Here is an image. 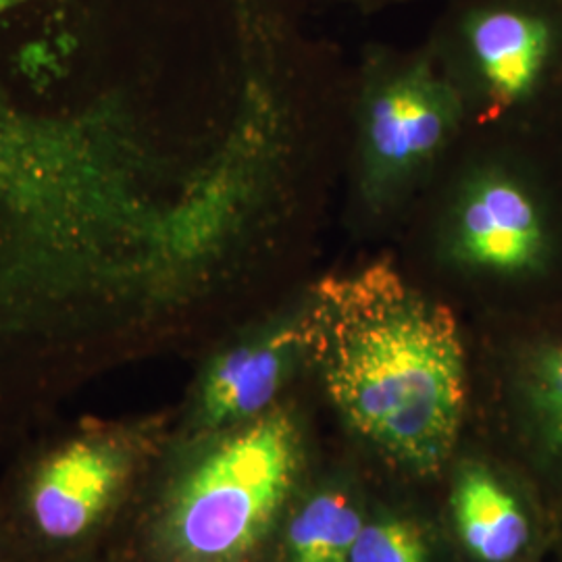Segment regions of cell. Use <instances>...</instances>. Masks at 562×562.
I'll return each instance as SVG.
<instances>
[{"label":"cell","mask_w":562,"mask_h":562,"mask_svg":"<svg viewBox=\"0 0 562 562\" xmlns=\"http://www.w3.org/2000/svg\"><path fill=\"white\" fill-rule=\"evenodd\" d=\"M448 42L496 101H522L561 53L562 0H464Z\"/></svg>","instance_id":"cell-4"},{"label":"cell","mask_w":562,"mask_h":562,"mask_svg":"<svg viewBox=\"0 0 562 562\" xmlns=\"http://www.w3.org/2000/svg\"><path fill=\"white\" fill-rule=\"evenodd\" d=\"M362 525L361 510L348 494L317 492L288 522L283 562H348Z\"/></svg>","instance_id":"cell-10"},{"label":"cell","mask_w":562,"mask_h":562,"mask_svg":"<svg viewBox=\"0 0 562 562\" xmlns=\"http://www.w3.org/2000/svg\"><path fill=\"white\" fill-rule=\"evenodd\" d=\"M459 538L480 562H517L531 542V519L521 498L490 467L467 464L452 490Z\"/></svg>","instance_id":"cell-8"},{"label":"cell","mask_w":562,"mask_h":562,"mask_svg":"<svg viewBox=\"0 0 562 562\" xmlns=\"http://www.w3.org/2000/svg\"><path fill=\"white\" fill-rule=\"evenodd\" d=\"M457 252L490 273L533 271L546 252V227L529 192L503 173H487L469 186L457 220Z\"/></svg>","instance_id":"cell-5"},{"label":"cell","mask_w":562,"mask_h":562,"mask_svg":"<svg viewBox=\"0 0 562 562\" xmlns=\"http://www.w3.org/2000/svg\"><path fill=\"white\" fill-rule=\"evenodd\" d=\"M302 355H308L304 313L223 352L202 380V425L225 427L265 415Z\"/></svg>","instance_id":"cell-6"},{"label":"cell","mask_w":562,"mask_h":562,"mask_svg":"<svg viewBox=\"0 0 562 562\" xmlns=\"http://www.w3.org/2000/svg\"><path fill=\"white\" fill-rule=\"evenodd\" d=\"M125 477V459L113 446L74 442L42 469L32 492V515L42 533L74 540L99 519Z\"/></svg>","instance_id":"cell-7"},{"label":"cell","mask_w":562,"mask_h":562,"mask_svg":"<svg viewBox=\"0 0 562 562\" xmlns=\"http://www.w3.org/2000/svg\"><path fill=\"white\" fill-rule=\"evenodd\" d=\"M301 434L273 411L223 438L181 480L162 525L176 562H246L290 496Z\"/></svg>","instance_id":"cell-2"},{"label":"cell","mask_w":562,"mask_h":562,"mask_svg":"<svg viewBox=\"0 0 562 562\" xmlns=\"http://www.w3.org/2000/svg\"><path fill=\"white\" fill-rule=\"evenodd\" d=\"M348 562H431L422 529L398 517L362 525Z\"/></svg>","instance_id":"cell-11"},{"label":"cell","mask_w":562,"mask_h":562,"mask_svg":"<svg viewBox=\"0 0 562 562\" xmlns=\"http://www.w3.org/2000/svg\"><path fill=\"white\" fill-rule=\"evenodd\" d=\"M308 357L344 422L385 459L434 475L467 404L461 331L390 262L323 280L304 311Z\"/></svg>","instance_id":"cell-1"},{"label":"cell","mask_w":562,"mask_h":562,"mask_svg":"<svg viewBox=\"0 0 562 562\" xmlns=\"http://www.w3.org/2000/svg\"><path fill=\"white\" fill-rule=\"evenodd\" d=\"M371 90L362 121V183L369 199L382 201L440 153L461 102L431 55L385 69Z\"/></svg>","instance_id":"cell-3"},{"label":"cell","mask_w":562,"mask_h":562,"mask_svg":"<svg viewBox=\"0 0 562 562\" xmlns=\"http://www.w3.org/2000/svg\"><path fill=\"white\" fill-rule=\"evenodd\" d=\"M517 394L531 452L562 483V340L540 344L527 355Z\"/></svg>","instance_id":"cell-9"}]
</instances>
